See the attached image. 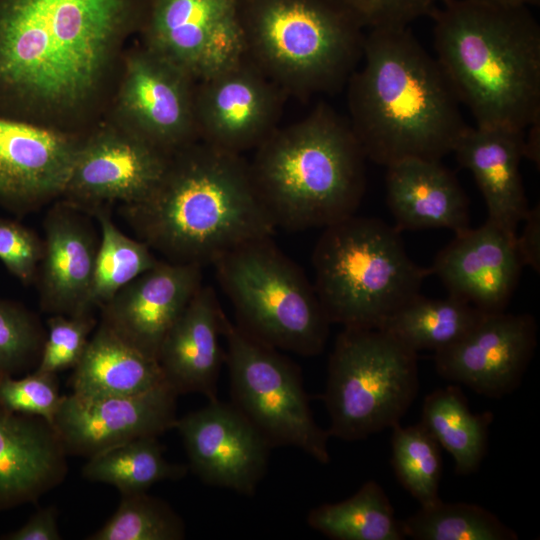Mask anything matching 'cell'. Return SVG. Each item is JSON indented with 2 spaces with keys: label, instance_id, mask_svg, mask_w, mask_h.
Returning a JSON list of instances; mask_svg holds the SVG:
<instances>
[{
  "label": "cell",
  "instance_id": "25",
  "mask_svg": "<svg viewBox=\"0 0 540 540\" xmlns=\"http://www.w3.org/2000/svg\"><path fill=\"white\" fill-rule=\"evenodd\" d=\"M386 168L387 204L398 231L469 228L468 198L441 160L410 158Z\"/></svg>",
  "mask_w": 540,
  "mask_h": 540
},
{
  "label": "cell",
  "instance_id": "20",
  "mask_svg": "<svg viewBox=\"0 0 540 540\" xmlns=\"http://www.w3.org/2000/svg\"><path fill=\"white\" fill-rule=\"evenodd\" d=\"M516 236L489 220L455 233L437 254L430 274L438 276L449 295L485 313L505 311L523 268Z\"/></svg>",
  "mask_w": 540,
  "mask_h": 540
},
{
  "label": "cell",
  "instance_id": "8",
  "mask_svg": "<svg viewBox=\"0 0 540 540\" xmlns=\"http://www.w3.org/2000/svg\"><path fill=\"white\" fill-rule=\"evenodd\" d=\"M245 243L213 266L237 324L280 350L315 356L325 348L330 321L304 272L271 240Z\"/></svg>",
  "mask_w": 540,
  "mask_h": 540
},
{
  "label": "cell",
  "instance_id": "37",
  "mask_svg": "<svg viewBox=\"0 0 540 540\" xmlns=\"http://www.w3.org/2000/svg\"><path fill=\"white\" fill-rule=\"evenodd\" d=\"M61 400L56 374L35 370L18 379L0 374V406L9 411L38 416L53 425Z\"/></svg>",
  "mask_w": 540,
  "mask_h": 540
},
{
  "label": "cell",
  "instance_id": "40",
  "mask_svg": "<svg viewBox=\"0 0 540 540\" xmlns=\"http://www.w3.org/2000/svg\"><path fill=\"white\" fill-rule=\"evenodd\" d=\"M4 540H60L57 510L54 506L39 509L20 528L2 535Z\"/></svg>",
  "mask_w": 540,
  "mask_h": 540
},
{
  "label": "cell",
  "instance_id": "35",
  "mask_svg": "<svg viewBox=\"0 0 540 540\" xmlns=\"http://www.w3.org/2000/svg\"><path fill=\"white\" fill-rule=\"evenodd\" d=\"M45 336L34 313L0 298V374L14 376L37 364Z\"/></svg>",
  "mask_w": 540,
  "mask_h": 540
},
{
  "label": "cell",
  "instance_id": "2",
  "mask_svg": "<svg viewBox=\"0 0 540 540\" xmlns=\"http://www.w3.org/2000/svg\"><path fill=\"white\" fill-rule=\"evenodd\" d=\"M348 122L367 159L441 160L468 126L435 57L409 26L368 29L347 82Z\"/></svg>",
  "mask_w": 540,
  "mask_h": 540
},
{
  "label": "cell",
  "instance_id": "16",
  "mask_svg": "<svg viewBox=\"0 0 540 540\" xmlns=\"http://www.w3.org/2000/svg\"><path fill=\"white\" fill-rule=\"evenodd\" d=\"M182 437L192 471L205 483L253 495L267 468L271 448L233 405L218 399L182 418Z\"/></svg>",
  "mask_w": 540,
  "mask_h": 540
},
{
  "label": "cell",
  "instance_id": "18",
  "mask_svg": "<svg viewBox=\"0 0 540 540\" xmlns=\"http://www.w3.org/2000/svg\"><path fill=\"white\" fill-rule=\"evenodd\" d=\"M82 136L0 117V207L21 217L60 199Z\"/></svg>",
  "mask_w": 540,
  "mask_h": 540
},
{
  "label": "cell",
  "instance_id": "17",
  "mask_svg": "<svg viewBox=\"0 0 540 540\" xmlns=\"http://www.w3.org/2000/svg\"><path fill=\"white\" fill-rule=\"evenodd\" d=\"M177 393L164 383L149 391L125 396L63 395L54 417L67 454L91 457L116 445L158 437L174 428Z\"/></svg>",
  "mask_w": 540,
  "mask_h": 540
},
{
  "label": "cell",
  "instance_id": "30",
  "mask_svg": "<svg viewBox=\"0 0 540 540\" xmlns=\"http://www.w3.org/2000/svg\"><path fill=\"white\" fill-rule=\"evenodd\" d=\"M157 438L134 439L89 457L83 477L112 485L121 495L147 492L157 482L183 478L187 467L167 461Z\"/></svg>",
  "mask_w": 540,
  "mask_h": 540
},
{
  "label": "cell",
  "instance_id": "22",
  "mask_svg": "<svg viewBox=\"0 0 540 540\" xmlns=\"http://www.w3.org/2000/svg\"><path fill=\"white\" fill-rule=\"evenodd\" d=\"M67 455L47 420L0 406V510L35 502L59 485Z\"/></svg>",
  "mask_w": 540,
  "mask_h": 540
},
{
  "label": "cell",
  "instance_id": "31",
  "mask_svg": "<svg viewBox=\"0 0 540 540\" xmlns=\"http://www.w3.org/2000/svg\"><path fill=\"white\" fill-rule=\"evenodd\" d=\"M100 237L90 293L94 311L107 303L119 290L152 268L158 261L152 249L142 240L132 239L113 222L109 206L93 209Z\"/></svg>",
  "mask_w": 540,
  "mask_h": 540
},
{
  "label": "cell",
  "instance_id": "32",
  "mask_svg": "<svg viewBox=\"0 0 540 540\" xmlns=\"http://www.w3.org/2000/svg\"><path fill=\"white\" fill-rule=\"evenodd\" d=\"M405 537L414 540H517L518 534L494 513L465 502H444L401 520Z\"/></svg>",
  "mask_w": 540,
  "mask_h": 540
},
{
  "label": "cell",
  "instance_id": "26",
  "mask_svg": "<svg viewBox=\"0 0 540 540\" xmlns=\"http://www.w3.org/2000/svg\"><path fill=\"white\" fill-rule=\"evenodd\" d=\"M73 369L72 393L84 397L134 395L166 383L157 359L101 322Z\"/></svg>",
  "mask_w": 540,
  "mask_h": 540
},
{
  "label": "cell",
  "instance_id": "19",
  "mask_svg": "<svg viewBox=\"0 0 540 540\" xmlns=\"http://www.w3.org/2000/svg\"><path fill=\"white\" fill-rule=\"evenodd\" d=\"M202 268L158 260L100 308V322L157 359L167 332L202 286Z\"/></svg>",
  "mask_w": 540,
  "mask_h": 540
},
{
  "label": "cell",
  "instance_id": "38",
  "mask_svg": "<svg viewBox=\"0 0 540 540\" xmlns=\"http://www.w3.org/2000/svg\"><path fill=\"white\" fill-rule=\"evenodd\" d=\"M43 240L18 221L0 217V261L22 284L35 282Z\"/></svg>",
  "mask_w": 540,
  "mask_h": 540
},
{
  "label": "cell",
  "instance_id": "34",
  "mask_svg": "<svg viewBox=\"0 0 540 540\" xmlns=\"http://www.w3.org/2000/svg\"><path fill=\"white\" fill-rule=\"evenodd\" d=\"M182 519L163 500L147 492L122 495L115 513L87 540H181Z\"/></svg>",
  "mask_w": 540,
  "mask_h": 540
},
{
  "label": "cell",
  "instance_id": "15",
  "mask_svg": "<svg viewBox=\"0 0 540 540\" xmlns=\"http://www.w3.org/2000/svg\"><path fill=\"white\" fill-rule=\"evenodd\" d=\"M536 346L532 315L486 313L460 340L434 353L435 369L446 380L501 398L521 384Z\"/></svg>",
  "mask_w": 540,
  "mask_h": 540
},
{
  "label": "cell",
  "instance_id": "14",
  "mask_svg": "<svg viewBox=\"0 0 540 540\" xmlns=\"http://www.w3.org/2000/svg\"><path fill=\"white\" fill-rule=\"evenodd\" d=\"M287 95L245 56L196 81L198 140L242 155L279 126Z\"/></svg>",
  "mask_w": 540,
  "mask_h": 540
},
{
  "label": "cell",
  "instance_id": "6",
  "mask_svg": "<svg viewBox=\"0 0 540 540\" xmlns=\"http://www.w3.org/2000/svg\"><path fill=\"white\" fill-rule=\"evenodd\" d=\"M244 56L287 96L307 99L347 84L365 33L336 0H239Z\"/></svg>",
  "mask_w": 540,
  "mask_h": 540
},
{
  "label": "cell",
  "instance_id": "41",
  "mask_svg": "<svg viewBox=\"0 0 540 540\" xmlns=\"http://www.w3.org/2000/svg\"><path fill=\"white\" fill-rule=\"evenodd\" d=\"M524 227L520 236H516L515 246L519 259L524 266L540 270V206L529 208L523 219Z\"/></svg>",
  "mask_w": 540,
  "mask_h": 540
},
{
  "label": "cell",
  "instance_id": "10",
  "mask_svg": "<svg viewBox=\"0 0 540 540\" xmlns=\"http://www.w3.org/2000/svg\"><path fill=\"white\" fill-rule=\"evenodd\" d=\"M232 404L271 447L293 446L330 462L328 432L315 422L300 371L278 349L222 317Z\"/></svg>",
  "mask_w": 540,
  "mask_h": 540
},
{
  "label": "cell",
  "instance_id": "13",
  "mask_svg": "<svg viewBox=\"0 0 540 540\" xmlns=\"http://www.w3.org/2000/svg\"><path fill=\"white\" fill-rule=\"evenodd\" d=\"M137 35L196 81L244 56L239 0H149Z\"/></svg>",
  "mask_w": 540,
  "mask_h": 540
},
{
  "label": "cell",
  "instance_id": "11",
  "mask_svg": "<svg viewBox=\"0 0 540 540\" xmlns=\"http://www.w3.org/2000/svg\"><path fill=\"white\" fill-rule=\"evenodd\" d=\"M195 87L189 73L138 42L125 51L105 117L173 153L198 140Z\"/></svg>",
  "mask_w": 540,
  "mask_h": 540
},
{
  "label": "cell",
  "instance_id": "3",
  "mask_svg": "<svg viewBox=\"0 0 540 540\" xmlns=\"http://www.w3.org/2000/svg\"><path fill=\"white\" fill-rule=\"evenodd\" d=\"M122 206L152 250L168 261L202 267L276 230L256 192L249 162L200 140L170 155L146 198Z\"/></svg>",
  "mask_w": 540,
  "mask_h": 540
},
{
  "label": "cell",
  "instance_id": "24",
  "mask_svg": "<svg viewBox=\"0 0 540 540\" xmlns=\"http://www.w3.org/2000/svg\"><path fill=\"white\" fill-rule=\"evenodd\" d=\"M524 133L505 127L467 126L452 153L468 169L486 203L488 218L516 236L529 205L520 163L524 158Z\"/></svg>",
  "mask_w": 540,
  "mask_h": 540
},
{
  "label": "cell",
  "instance_id": "5",
  "mask_svg": "<svg viewBox=\"0 0 540 540\" xmlns=\"http://www.w3.org/2000/svg\"><path fill=\"white\" fill-rule=\"evenodd\" d=\"M366 159L348 119L320 103L278 126L255 149L249 169L276 228L295 231L355 214L365 192Z\"/></svg>",
  "mask_w": 540,
  "mask_h": 540
},
{
  "label": "cell",
  "instance_id": "36",
  "mask_svg": "<svg viewBox=\"0 0 540 540\" xmlns=\"http://www.w3.org/2000/svg\"><path fill=\"white\" fill-rule=\"evenodd\" d=\"M96 324L92 312L76 315L52 314L47 320V333L36 371L57 374L74 368L80 361Z\"/></svg>",
  "mask_w": 540,
  "mask_h": 540
},
{
  "label": "cell",
  "instance_id": "12",
  "mask_svg": "<svg viewBox=\"0 0 540 540\" xmlns=\"http://www.w3.org/2000/svg\"><path fill=\"white\" fill-rule=\"evenodd\" d=\"M169 153L104 117L80 141L62 199L87 213L142 201L158 184Z\"/></svg>",
  "mask_w": 540,
  "mask_h": 540
},
{
  "label": "cell",
  "instance_id": "43",
  "mask_svg": "<svg viewBox=\"0 0 540 540\" xmlns=\"http://www.w3.org/2000/svg\"><path fill=\"white\" fill-rule=\"evenodd\" d=\"M489 5L509 8H528L529 6L536 5L539 0H474Z\"/></svg>",
  "mask_w": 540,
  "mask_h": 540
},
{
  "label": "cell",
  "instance_id": "42",
  "mask_svg": "<svg viewBox=\"0 0 540 540\" xmlns=\"http://www.w3.org/2000/svg\"><path fill=\"white\" fill-rule=\"evenodd\" d=\"M524 133V158L539 167L540 164V119L529 125Z\"/></svg>",
  "mask_w": 540,
  "mask_h": 540
},
{
  "label": "cell",
  "instance_id": "29",
  "mask_svg": "<svg viewBox=\"0 0 540 540\" xmlns=\"http://www.w3.org/2000/svg\"><path fill=\"white\" fill-rule=\"evenodd\" d=\"M308 525L333 540H404L401 520L384 489L374 480L364 482L347 499L311 509Z\"/></svg>",
  "mask_w": 540,
  "mask_h": 540
},
{
  "label": "cell",
  "instance_id": "28",
  "mask_svg": "<svg viewBox=\"0 0 540 540\" xmlns=\"http://www.w3.org/2000/svg\"><path fill=\"white\" fill-rule=\"evenodd\" d=\"M486 313L449 295L432 299L418 294L380 327L415 352L445 349L467 334Z\"/></svg>",
  "mask_w": 540,
  "mask_h": 540
},
{
  "label": "cell",
  "instance_id": "9",
  "mask_svg": "<svg viewBox=\"0 0 540 540\" xmlns=\"http://www.w3.org/2000/svg\"><path fill=\"white\" fill-rule=\"evenodd\" d=\"M419 388L417 352L380 328H344L329 357V436L365 439L392 428Z\"/></svg>",
  "mask_w": 540,
  "mask_h": 540
},
{
  "label": "cell",
  "instance_id": "33",
  "mask_svg": "<svg viewBox=\"0 0 540 540\" xmlns=\"http://www.w3.org/2000/svg\"><path fill=\"white\" fill-rule=\"evenodd\" d=\"M391 429V465L399 483L420 507L434 505L441 500V447L420 422Z\"/></svg>",
  "mask_w": 540,
  "mask_h": 540
},
{
  "label": "cell",
  "instance_id": "1",
  "mask_svg": "<svg viewBox=\"0 0 540 540\" xmlns=\"http://www.w3.org/2000/svg\"><path fill=\"white\" fill-rule=\"evenodd\" d=\"M149 0H0V117L82 136L106 115Z\"/></svg>",
  "mask_w": 540,
  "mask_h": 540
},
{
  "label": "cell",
  "instance_id": "23",
  "mask_svg": "<svg viewBox=\"0 0 540 540\" xmlns=\"http://www.w3.org/2000/svg\"><path fill=\"white\" fill-rule=\"evenodd\" d=\"M223 310L214 289L202 285L164 337L158 363L166 383L177 393L217 398L225 362L220 337Z\"/></svg>",
  "mask_w": 540,
  "mask_h": 540
},
{
  "label": "cell",
  "instance_id": "39",
  "mask_svg": "<svg viewBox=\"0 0 540 540\" xmlns=\"http://www.w3.org/2000/svg\"><path fill=\"white\" fill-rule=\"evenodd\" d=\"M368 29L409 26L430 15L443 0H336Z\"/></svg>",
  "mask_w": 540,
  "mask_h": 540
},
{
  "label": "cell",
  "instance_id": "27",
  "mask_svg": "<svg viewBox=\"0 0 540 540\" xmlns=\"http://www.w3.org/2000/svg\"><path fill=\"white\" fill-rule=\"evenodd\" d=\"M490 411L473 413L457 385L430 392L424 399L420 423L453 458L455 473L470 475L479 468L487 449Z\"/></svg>",
  "mask_w": 540,
  "mask_h": 540
},
{
  "label": "cell",
  "instance_id": "4",
  "mask_svg": "<svg viewBox=\"0 0 540 540\" xmlns=\"http://www.w3.org/2000/svg\"><path fill=\"white\" fill-rule=\"evenodd\" d=\"M429 16L435 59L476 126L540 119V26L528 8L443 0Z\"/></svg>",
  "mask_w": 540,
  "mask_h": 540
},
{
  "label": "cell",
  "instance_id": "7",
  "mask_svg": "<svg viewBox=\"0 0 540 540\" xmlns=\"http://www.w3.org/2000/svg\"><path fill=\"white\" fill-rule=\"evenodd\" d=\"M312 264L320 303L330 323L344 328H380L430 274L409 257L394 226L355 214L324 227Z\"/></svg>",
  "mask_w": 540,
  "mask_h": 540
},
{
  "label": "cell",
  "instance_id": "21",
  "mask_svg": "<svg viewBox=\"0 0 540 540\" xmlns=\"http://www.w3.org/2000/svg\"><path fill=\"white\" fill-rule=\"evenodd\" d=\"M90 214L65 199L43 221V255L35 282L40 307L51 314L93 312L89 300L99 239Z\"/></svg>",
  "mask_w": 540,
  "mask_h": 540
}]
</instances>
